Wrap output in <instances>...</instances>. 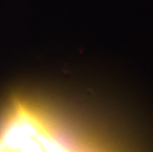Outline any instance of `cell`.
I'll return each instance as SVG.
<instances>
[{"mask_svg": "<svg viewBox=\"0 0 153 152\" xmlns=\"http://www.w3.org/2000/svg\"><path fill=\"white\" fill-rule=\"evenodd\" d=\"M41 119H42V116L38 113L33 129L26 136L25 139L23 140L21 146L19 147L17 152H48L45 145L43 144V142L41 141V139L39 138L37 134L38 128L41 122Z\"/></svg>", "mask_w": 153, "mask_h": 152, "instance_id": "obj_1", "label": "cell"}]
</instances>
